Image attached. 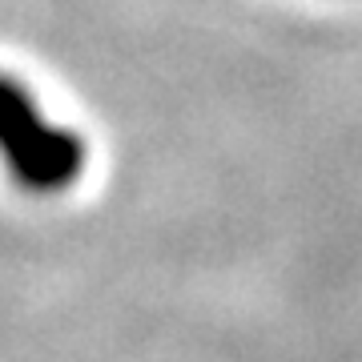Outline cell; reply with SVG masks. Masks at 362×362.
<instances>
[{
	"label": "cell",
	"mask_w": 362,
	"mask_h": 362,
	"mask_svg": "<svg viewBox=\"0 0 362 362\" xmlns=\"http://www.w3.org/2000/svg\"><path fill=\"white\" fill-rule=\"evenodd\" d=\"M0 161L25 194L49 197L77 185L89 149L73 129L45 121L33 93L0 73Z\"/></svg>",
	"instance_id": "1"
}]
</instances>
